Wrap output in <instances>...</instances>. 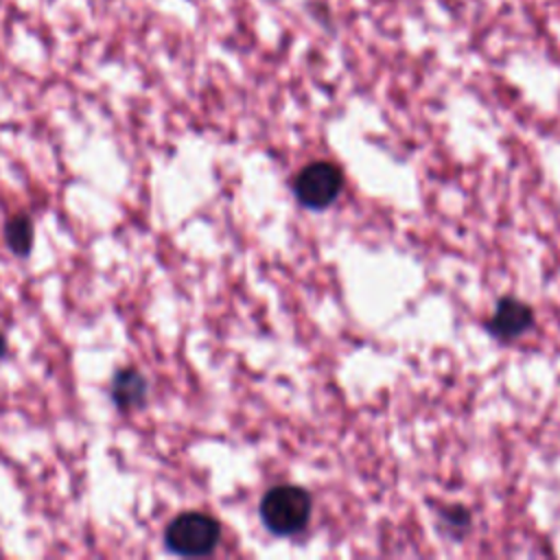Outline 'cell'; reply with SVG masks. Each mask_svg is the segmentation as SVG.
<instances>
[{"label": "cell", "mask_w": 560, "mask_h": 560, "mask_svg": "<svg viewBox=\"0 0 560 560\" xmlns=\"http://www.w3.org/2000/svg\"><path fill=\"white\" fill-rule=\"evenodd\" d=\"M311 492L291 483L269 488L258 508L262 525L276 536L300 534L311 521Z\"/></svg>", "instance_id": "6da1fadb"}, {"label": "cell", "mask_w": 560, "mask_h": 560, "mask_svg": "<svg viewBox=\"0 0 560 560\" xmlns=\"http://www.w3.org/2000/svg\"><path fill=\"white\" fill-rule=\"evenodd\" d=\"M343 190V171L326 160L311 162L293 179L298 201L311 210L328 208Z\"/></svg>", "instance_id": "3957f363"}, {"label": "cell", "mask_w": 560, "mask_h": 560, "mask_svg": "<svg viewBox=\"0 0 560 560\" xmlns=\"http://www.w3.org/2000/svg\"><path fill=\"white\" fill-rule=\"evenodd\" d=\"M7 354V337L0 332V359Z\"/></svg>", "instance_id": "ba28073f"}, {"label": "cell", "mask_w": 560, "mask_h": 560, "mask_svg": "<svg viewBox=\"0 0 560 560\" xmlns=\"http://www.w3.org/2000/svg\"><path fill=\"white\" fill-rule=\"evenodd\" d=\"M534 326V311L527 302L518 300V298H501L494 308L492 315L486 322V328L492 337L501 339V341H510L521 337L523 332H527Z\"/></svg>", "instance_id": "277c9868"}, {"label": "cell", "mask_w": 560, "mask_h": 560, "mask_svg": "<svg viewBox=\"0 0 560 560\" xmlns=\"http://www.w3.org/2000/svg\"><path fill=\"white\" fill-rule=\"evenodd\" d=\"M4 241L18 256H26L33 247V221L26 214H13L4 223Z\"/></svg>", "instance_id": "8992f818"}, {"label": "cell", "mask_w": 560, "mask_h": 560, "mask_svg": "<svg viewBox=\"0 0 560 560\" xmlns=\"http://www.w3.org/2000/svg\"><path fill=\"white\" fill-rule=\"evenodd\" d=\"M147 392H149V385H147V378L133 370V368H125V370H118L112 378V400L114 405L120 409V411H131V409H138L144 405L147 400Z\"/></svg>", "instance_id": "5b68a950"}, {"label": "cell", "mask_w": 560, "mask_h": 560, "mask_svg": "<svg viewBox=\"0 0 560 560\" xmlns=\"http://www.w3.org/2000/svg\"><path fill=\"white\" fill-rule=\"evenodd\" d=\"M440 525L446 527V532L455 538L464 536L470 527V512L462 505H451L440 510Z\"/></svg>", "instance_id": "52a82bcc"}, {"label": "cell", "mask_w": 560, "mask_h": 560, "mask_svg": "<svg viewBox=\"0 0 560 560\" xmlns=\"http://www.w3.org/2000/svg\"><path fill=\"white\" fill-rule=\"evenodd\" d=\"M221 540V525L206 512H182L164 532V542L177 556H210Z\"/></svg>", "instance_id": "7a4b0ae2"}]
</instances>
